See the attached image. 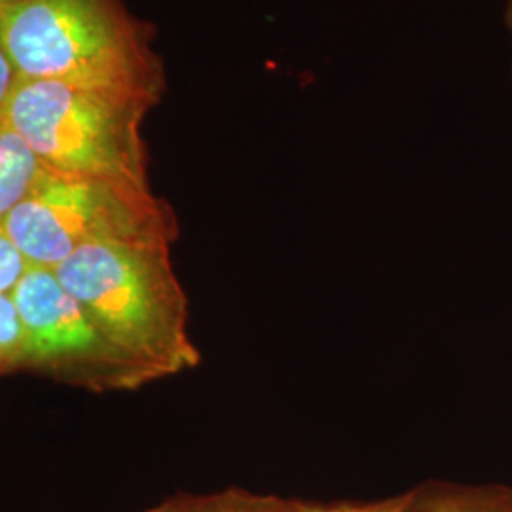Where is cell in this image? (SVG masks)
I'll return each mask as SVG.
<instances>
[{
    "instance_id": "13",
    "label": "cell",
    "mask_w": 512,
    "mask_h": 512,
    "mask_svg": "<svg viewBox=\"0 0 512 512\" xmlns=\"http://www.w3.org/2000/svg\"><path fill=\"white\" fill-rule=\"evenodd\" d=\"M505 25H507L512 46V0H505Z\"/></svg>"
},
{
    "instance_id": "8",
    "label": "cell",
    "mask_w": 512,
    "mask_h": 512,
    "mask_svg": "<svg viewBox=\"0 0 512 512\" xmlns=\"http://www.w3.org/2000/svg\"><path fill=\"white\" fill-rule=\"evenodd\" d=\"M425 512H512V492L452 490L423 497Z\"/></svg>"
},
{
    "instance_id": "3",
    "label": "cell",
    "mask_w": 512,
    "mask_h": 512,
    "mask_svg": "<svg viewBox=\"0 0 512 512\" xmlns=\"http://www.w3.org/2000/svg\"><path fill=\"white\" fill-rule=\"evenodd\" d=\"M152 109L122 93L21 80L4 116L46 171L152 190L143 139Z\"/></svg>"
},
{
    "instance_id": "11",
    "label": "cell",
    "mask_w": 512,
    "mask_h": 512,
    "mask_svg": "<svg viewBox=\"0 0 512 512\" xmlns=\"http://www.w3.org/2000/svg\"><path fill=\"white\" fill-rule=\"evenodd\" d=\"M308 512H425L423 497L420 494H408L395 499H385L378 503L363 505H332V507H315L310 505Z\"/></svg>"
},
{
    "instance_id": "6",
    "label": "cell",
    "mask_w": 512,
    "mask_h": 512,
    "mask_svg": "<svg viewBox=\"0 0 512 512\" xmlns=\"http://www.w3.org/2000/svg\"><path fill=\"white\" fill-rule=\"evenodd\" d=\"M44 167L0 112V226L35 188Z\"/></svg>"
},
{
    "instance_id": "1",
    "label": "cell",
    "mask_w": 512,
    "mask_h": 512,
    "mask_svg": "<svg viewBox=\"0 0 512 512\" xmlns=\"http://www.w3.org/2000/svg\"><path fill=\"white\" fill-rule=\"evenodd\" d=\"M0 27L23 80L122 93L156 107L167 92L154 27L124 0H21Z\"/></svg>"
},
{
    "instance_id": "10",
    "label": "cell",
    "mask_w": 512,
    "mask_h": 512,
    "mask_svg": "<svg viewBox=\"0 0 512 512\" xmlns=\"http://www.w3.org/2000/svg\"><path fill=\"white\" fill-rule=\"evenodd\" d=\"M31 264L0 226V293L14 294Z\"/></svg>"
},
{
    "instance_id": "7",
    "label": "cell",
    "mask_w": 512,
    "mask_h": 512,
    "mask_svg": "<svg viewBox=\"0 0 512 512\" xmlns=\"http://www.w3.org/2000/svg\"><path fill=\"white\" fill-rule=\"evenodd\" d=\"M310 505L275 495L247 490H222L215 494L177 495L145 512H308Z\"/></svg>"
},
{
    "instance_id": "5",
    "label": "cell",
    "mask_w": 512,
    "mask_h": 512,
    "mask_svg": "<svg viewBox=\"0 0 512 512\" xmlns=\"http://www.w3.org/2000/svg\"><path fill=\"white\" fill-rule=\"evenodd\" d=\"M12 296L25 330L23 372L93 393L154 384L143 366L110 342L52 270L31 266Z\"/></svg>"
},
{
    "instance_id": "4",
    "label": "cell",
    "mask_w": 512,
    "mask_h": 512,
    "mask_svg": "<svg viewBox=\"0 0 512 512\" xmlns=\"http://www.w3.org/2000/svg\"><path fill=\"white\" fill-rule=\"evenodd\" d=\"M2 230L31 266L54 270L93 243L173 247L179 239V219L154 190L44 169L35 188L2 222Z\"/></svg>"
},
{
    "instance_id": "12",
    "label": "cell",
    "mask_w": 512,
    "mask_h": 512,
    "mask_svg": "<svg viewBox=\"0 0 512 512\" xmlns=\"http://www.w3.org/2000/svg\"><path fill=\"white\" fill-rule=\"evenodd\" d=\"M21 74H19L18 67L12 59V55L8 52V46L4 42V35H2V27H0V112H4L12 95L18 90L21 84Z\"/></svg>"
},
{
    "instance_id": "9",
    "label": "cell",
    "mask_w": 512,
    "mask_h": 512,
    "mask_svg": "<svg viewBox=\"0 0 512 512\" xmlns=\"http://www.w3.org/2000/svg\"><path fill=\"white\" fill-rule=\"evenodd\" d=\"M25 330L12 294L0 293V376L23 372Z\"/></svg>"
},
{
    "instance_id": "2",
    "label": "cell",
    "mask_w": 512,
    "mask_h": 512,
    "mask_svg": "<svg viewBox=\"0 0 512 512\" xmlns=\"http://www.w3.org/2000/svg\"><path fill=\"white\" fill-rule=\"evenodd\" d=\"M55 277L154 382L200 365L188 330V298L171 260V245L107 241L78 249Z\"/></svg>"
},
{
    "instance_id": "14",
    "label": "cell",
    "mask_w": 512,
    "mask_h": 512,
    "mask_svg": "<svg viewBox=\"0 0 512 512\" xmlns=\"http://www.w3.org/2000/svg\"><path fill=\"white\" fill-rule=\"evenodd\" d=\"M14 2H21V0H0V8L8 6V4H14Z\"/></svg>"
}]
</instances>
